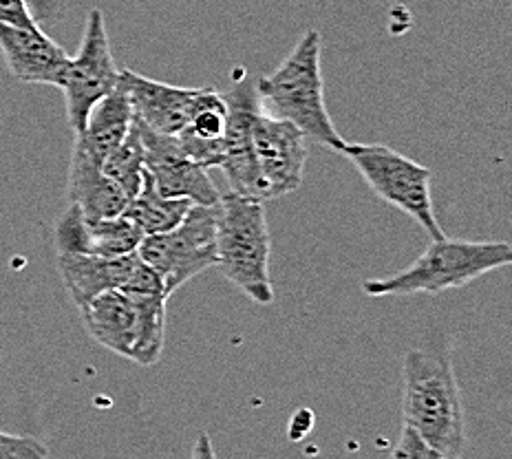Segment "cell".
I'll return each mask as SVG.
<instances>
[{
  "mask_svg": "<svg viewBox=\"0 0 512 459\" xmlns=\"http://www.w3.org/2000/svg\"><path fill=\"white\" fill-rule=\"evenodd\" d=\"M69 204L78 206L89 219H113L124 215L128 197L111 177L102 173V166L87 155L71 151L69 164Z\"/></svg>",
  "mask_w": 512,
  "mask_h": 459,
  "instance_id": "17",
  "label": "cell"
},
{
  "mask_svg": "<svg viewBox=\"0 0 512 459\" xmlns=\"http://www.w3.org/2000/svg\"><path fill=\"white\" fill-rule=\"evenodd\" d=\"M228 106L221 93L206 89L188 124L175 135L184 153L201 168H221Z\"/></svg>",
  "mask_w": 512,
  "mask_h": 459,
  "instance_id": "18",
  "label": "cell"
},
{
  "mask_svg": "<svg viewBox=\"0 0 512 459\" xmlns=\"http://www.w3.org/2000/svg\"><path fill=\"white\" fill-rule=\"evenodd\" d=\"M320 51V34L316 29H307L290 56L270 76L256 80L254 91L265 113L292 122L307 140H314L334 153H343L347 140L336 131L327 111Z\"/></svg>",
  "mask_w": 512,
  "mask_h": 459,
  "instance_id": "2",
  "label": "cell"
},
{
  "mask_svg": "<svg viewBox=\"0 0 512 459\" xmlns=\"http://www.w3.org/2000/svg\"><path fill=\"white\" fill-rule=\"evenodd\" d=\"M120 73L102 9H91L78 53L69 58L58 87L67 102V120L73 133H80L93 106L117 89Z\"/></svg>",
  "mask_w": 512,
  "mask_h": 459,
  "instance_id": "7",
  "label": "cell"
},
{
  "mask_svg": "<svg viewBox=\"0 0 512 459\" xmlns=\"http://www.w3.org/2000/svg\"><path fill=\"white\" fill-rule=\"evenodd\" d=\"M25 7L29 9L31 18L38 27L53 23L62 12V3L64 0H23Z\"/></svg>",
  "mask_w": 512,
  "mask_h": 459,
  "instance_id": "24",
  "label": "cell"
},
{
  "mask_svg": "<svg viewBox=\"0 0 512 459\" xmlns=\"http://www.w3.org/2000/svg\"><path fill=\"white\" fill-rule=\"evenodd\" d=\"M102 173L111 177L117 186L124 190V195L131 201L137 192H140L144 184V151L140 131H137V120L133 122V128L122 140V144L113 148L102 162Z\"/></svg>",
  "mask_w": 512,
  "mask_h": 459,
  "instance_id": "20",
  "label": "cell"
},
{
  "mask_svg": "<svg viewBox=\"0 0 512 459\" xmlns=\"http://www.w3.org/2000/svg\"><path fill=\"white\" fill-rule=\"evenodd\" d=\"M133 122L135 113L131 98H128L122 84H117V89L111 95H106L91 109L87 124L80 133H76L73 151L87 155L102 166L106 155L122 144L128 131L133 128Z\"/></svg>",
  "mask_w": 512,
  "mask_h": 459,
  "instance_id": "16",
  "label": "cell"
},
{
  "mask_svg": "<svg viewBox=\"0 0 512 459\" xmlns=\"http://www.w3.org/2000/svg\"><path fill=\"white\" fill-rule=\"evenodd\" d=\"M389 459H442V457L437 455L429 444H424L418 433L404 424Z\"/></svg>",
  "mask_w": 512,
  "mask_h": 459,
  "instance_id": "22",
  "label": "cell"
},
{
  "mask_svg": "<svg viewBox=\"0 0 512 459\" xmlns=\"http://www.w3.org/2000/svg\"><path fill=\"white\" fill-rule=\"evenodd\" d=\"M137 131L142 140L146 175L157 192H162L164 197L188 199L195 206L217 204L221 195L215 181L208 177L206 168L192 162L184 153L175 135L155 133L140 120H137Z\"/></svg>",
  "mask_w": 512,
  "mask_h": 459,
  "instance_id": "9",
  "label": "cell"
},
{
  "mask_svg": "<svg viewBox=\"0 0 512 459\" xmlns=\"http://www.w3.org/2000/svg\"><path fill=\"white\" fill-rule=\"evenodd\" d=\"M137 263V252L126 256L58 254V272L76 307L109 290H120Z\"/></svg>",
  "mask_w": 512,
  "mask_h": 459,
  "instance_id": "15",
  "label": "cell"
},
{
  "mask_svg": "<svg viewBox=\"0 0 512 459\" xmlns=\"http://www.w3.org/2000/svg\"><path fill=\"white\" fill-rule=\"evenodd\" d=\"M78 309L84 329L95 343L117 356L133 360L140 338V312L131 298L122 290H109Z\"/></svg>",
  "mask_w": 512,
  "mask_h": 459,
  "instance_id": "14",
  "label": "cell"
},
{
  "mask_svg": "<svg viewBox=\"0 0 512 459\" xmlns=\"http://www.w3.org/2000/svg\"><path fill=\"white\" fill-rule=\"evenodd\" d=\"M343 155L382 201L409 215L433 241L444 237L433 208L429 168L382 144L347 142Z\"/></svg>",
  "mask_w": 512,
  "mask_h": 459,
  "instance_id": "5",
  "label": "cell"
},
{
  "mask_svg": "<svg viewBox=\"0 0 512 459\" xmlns=\"http://www.w3.org/2000/svg\"><path fill=\"white\" fill-rule=\"evenodd\" d=\"M223 98H226L228 106V120L226 133H223V162L219 170L226 175L232 192H237L241 197L265 201L252 144V124L256 113L261 111L259 95H256L254 87L239 84Z\"/></svg>",
  "mask_w": 512,
  "mask_h": 459,
  "instance_id": "10",
  "label": "cell"
},
{
  "mask_svg": "<svg viewBox=\"0 0 512 459\" xmlns=\"http://www.w3.org/2000/svg\"><path fill=\"white\" fill-rule=\"evenodd\" d=\"M190 459H217L215 446H212V440H210L208 433H199L195 446H192Z\"/></svg>",
  "mask_w": 512,
  "mask_h": 459,
  "instance_id": "25",
  "label": "cell"
},
{
  "mask_svg": "<svg viewBox=\"0 0 512 459\" xmlns=\"http://www.w3.org/2000/svg\"><path fill=\"white\" fill-rule=\"evenodd\" d=\"M0 459H51L49 448L34 435L0 431Z\"/></svg>",
  "mask_w": 512,
  "mask_h": 459,
  "instance_id": "21",
  "label": "cell"
},
{
  "mask_svg": "<svg viewBox=\"0 0 512 459\" xmlns=\"http://www.w3.org/2000/svg\"><path fill=\"white\" fill-rule=\"evenodd\" d=\"M58 254L126 256L140 248L144 234L124 215L113 219H89L78 206L69 204L53 230Z\"/></svg>",
  "mask_w": 512,
  "mask_h": 459,
  "instance_id": "12",
  "label": "cell"
},
{
  "mask_svg": "<svg viewBox=\"0 0 512 459\" xmlns=\"http://www.w3.org/2000/svg\"><path fill=\"white\" fill-rule=\"evenodd\" d=\"M512 261L508 241H431L407 270L387 279L362 283V292L373 298L442 294L446 290L466 287L484 274L506 268Z\"/></svg>",
  "mask_w": 512,
  "mask_h": 459,
  "instance_id": "3",
  "label": "cell"
},
{
  "mask_svg": "<svg viewBox=\"0 0 512 459\" xmlns=\"http://www.w3.org/2000/svg\"><path fill=\"white\" fill-rule=\"evenodd\" d=\"M137 256L159 274L168 296L217 268V204L192 206L177 228L144 237Z\"/></svg>",
  "mask_w": 512,
  "mask_h": 459,
  "instance_id": "6",
  "label": "cell"
},
{
  "mask_svg": "<svg viewBox=\"0 0 512 459\" xmlns=\"http://www.w3.org/2000/svg\"><path fill=\"white\" fill-rule=\"evenodd\" d=\"M192 206L195 204L188 199L164 197L162 192L155 190L153 181L144 173V184L140 192L128 201L124 217L131 219L144 237H151V234H162L177 228Z\"/></svg>",
  "mask_w": 512,
  "mask_h": 459,
  "instance_id": "19",
  "label": "cell"
},
{
  "mask_svg": "<svg viewBox=\"0 0 512 459\" xmlns=\"http://www.w3.org/2000/svg\"><path fill=\"white\" fill-rule=\"evenodd\" d=\"M120 84L131 98L137 120L162 135H177L188 124L206 93V87H175V84L140 76L131 69L120 73Z\"/></svg>",
  "mask_w": 512,
  "mask_h": 459,
  "instance_id": "11",
  "label": "cell"
},
{
  "mask_svg": "<svg viewBox=\"0 0 512 459\" xmlns=\"http://www.w3.org/2000/svg\"><path fill=\"white\" fill-rule=\"evenodd\" d=\"M270 230L263 201L237 192L217 201V268L221 274L259 305L274 303L270 276Z\"/></svg>",
  "mask_w": 512,
  "mask_h": 459,
  "instance_id": "4",
  "label": "cell"
},
{
  "mask_svg": "<svg viewBox=\"0 0 512 459\" xmlns=\"http://www.w3.org/2000/svg\"><path fill=\"white\" fill-rule=\"evenodd\" d=\"M252 144L263 199H279L301 188L307 164V137L303 131L261 109L252 124Z\"/></svg>",
  "mask_w": 512,
  "mask_h": 459,
  "instance_id": "8",
  "label": "cell"
},
{
  "mask_svg": "<svg viewBox=\"0 0 512 459\" xmlns=\"http://www.w3.org/2000/svg\"><path fill=\"white\" fill-rule=\"evenodd\" d=\"M0 23L16 27H38L23 0H0Z\"/></svg>",
  "mask_w": 512,
  "mask_h": 459,
  "instance_id": "23",
  "label": "cell"
},
{
  "mask_svg": "<svg viewBox=\"0 0 512 459\" xmlns=\"http://www.w3.org/2000/svg\"><path fill=\"white\" fill-rule=\"evenodd\" d=\"M0 53L12 76L25 84L60 87L69 53L40 27L0 23Z\"/></svg>",
  "mask_w": 512,
  "mask_h": 459,
  "instance_id": "13",
  "label": "cell"
},
{
  "mask_svg": "<svg viewBox=\"0 0 512 459\" xmlns=\"http://www.w3.org/2000/svg\"><path fill=\"white\" fill-rule=\"evenodd\" d=\"M402 420L442 459H460L466 418L448 347H413L402 362Z\"/></svg>",
  "mask_w": 512,
  "mask_h": 459,
  "instance_id": "1",
  "label": "cell"
}]
</instances>
